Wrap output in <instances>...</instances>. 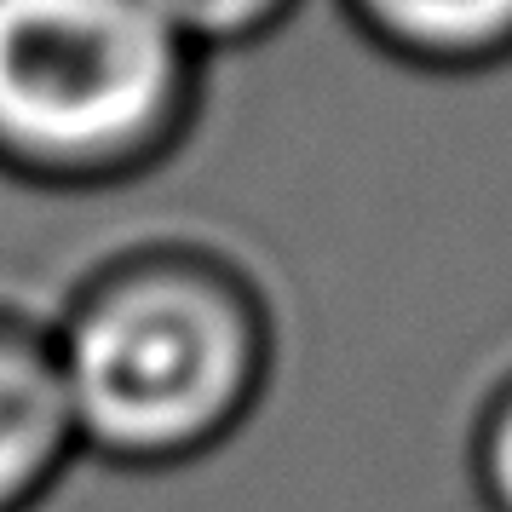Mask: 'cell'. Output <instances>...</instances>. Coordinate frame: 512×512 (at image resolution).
<instances>
[{"instance_id": "cell-3", "label": "cell", "mask_w": 512, "mask_h": 512, "mask_svg": "<svg viewBox=\"0 0 512 512\" xmlns=\"http://www.w3.org/2000/svg\"><path fill=\"white\" fill-rule=\"evenodd\" d=\"M81 461L52 328L0 311V512H35Z\"/></svg>"}, {"instance_id": "cell-1", "label": "cell", "mask_w": 512, "mask_h": 512, "mask_svg": "<svg viewBox=\"0 0 512 512\" xmlns=\"http://www.w3.org/2000/svg\"><path fill=\"white\" fill-rule=\"evenodd\" d=\"M81 455L173 472L231 443L271 392L277 317L236 259L156 242L98 265L52 323Z\"/></svg>"}, {"instance_id": "cell-5", "label": "cell", "mask_w": 512, "mask_h": 512, "mask_svg": "<svg viewBox=\"0 0 512 512\" xmlns=\"http://www.w3.org/2000/svg\"><path fill=\"white\" fill-rule=\"evenodd\" d=\"M150 6L208 64L213 52H248L259 41H271L277 29L294 24L305 0H150Z\"/></svg>"}, {"instance_id": "cell-2", "label": "cell", "mask_w": 512, "mask_h": 512, "mask_svg": "<svg viewBox=\"0 0 512 512\" xmlns=\"http://www.w3.org/2000/svg\"><path fill=\"white\" fill-rule=\"evenodd\" d=\"M202 58L150 0H0V173L110 190L185 144Z\"/></svg>"}, {"instance_id": "cell-4", "label": "cell", "mask_w": 512, "mask_h": 512, "mask_svg": "<svg viewBox=\"0 0 512 512\" xmlns=\"http://www.w3.org/2000/svg\"><path fill=\"white\" fill-rule=\"evenodd\" d=\"M380 58L420 75H495L512 64V0H340Z\"/></svg>"}, {"instance_id": "cell-6", "label": "cell", "mask_w": 512, "mask_h": 512, "mask_svg": "<svg viewBox=\"0 0 512 512\" xmlns=\"http://www.w3.org/2000/svg\"><path fill=\"white\" fill-rule=\"evenodd\" d=\"M466 478H472V495L484 512H512V363L472 403Z\"/></svg>"}]
</instances>
